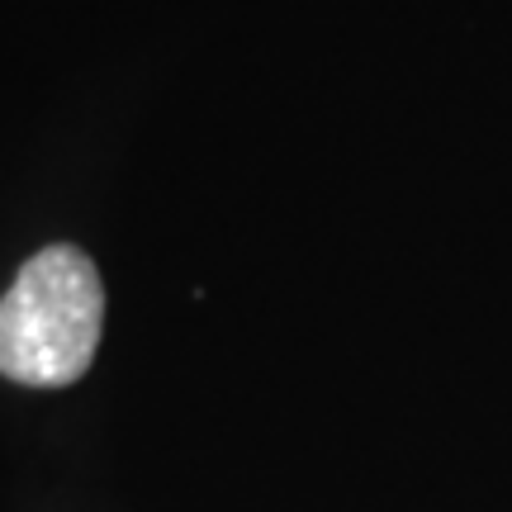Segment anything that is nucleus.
<instances>
[{"label": "nucleus", "instance_id": "1", "mask_svg": "<svg viewBox=\"0 0 512 512\" xmlns=\"http://www.w3.org/2000/svg\"><path fill=\"white\" fill-rule=\"evenodd\" d=\"M105 280L76 242L38 247L0 294V375L29 389H67L95 366Z\"/></svg>", "mask_w": 512, "mask_h": 512}]
</instances>
